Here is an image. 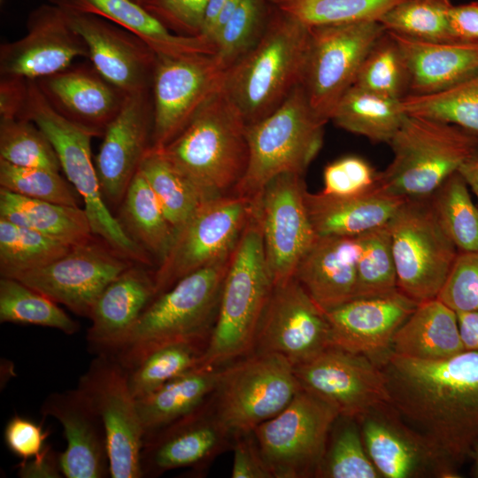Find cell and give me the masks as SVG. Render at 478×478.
<instances>
[{
	"instance_id": "obj_1",
	"label": "cell",
	"mask_w": 478,
	"mask_h": 478,
	"mask_svg": "<svg viewBox=\"0 0 478 478\" xmlns=\"http://www.w3.org/2000/svg\"><path fill=\"white\" fill-rule=\"evenodd\" d=\"M380 367L399 416L459 469L478 442V351L433 361L391 352Z\"/></svg>"
},
{
	"instance_id": "obj_2",
	"label": "cell",
	"mask_w": 478,
	"mask_h": 478,
	"mask_svg": "<svg viewBox=\"0 0 478 478\" xmlns=\"http://www.w3.org/2000/svg\"><path fill=\"white\" fill-rule=\"evenodd\" d=\"M258 40L226 71L223 89L247 125L274 112L302 85L310 27L270 4Z\"/></svg>"
},
{
	"instance_id": "obj_3",
	"label": "cell",
	"mask_w": 478,
	"mask_h": 478,
	"mask_svg": "<svg viewBox=\"0 0 478 478\" xmlns=\"http://www.w3.org/2000/svg\"><path fill=\"white\" fill-rule=\"evenodd\" d=\"M247 124L223 89L163 149L165 158L204 200L231 194L249 161Z\"/></svg>"
},
{
	"instance_id": "obj_4",
	"label": "cell",
	"mask_w": 478,
	"mask_h": 478,
	"mask_svg": "<svg viewBox=\"0 0 478 478\" xmlns=\"http://www.w3.org/2000/svg\"><path fill=\"white\" fill-rule=\"evenodd\" d=\"M273 287L255 199L252 213L231 256L217 320L199 367L220 368L251 353Z\"/></svg>"
},
{
	"instance_id": "obj_5",
	"label": "cell",
	"mask_w": 478,
	"mask_h": 478,
	"mask_svg": "<svg viewBox=\"0 0 478 478\" xmlns=\"http://www.w3.org/2000/svg\"><path fill=\"white\" fill-rule=\"evenodd\" d=\"M393 158L377 186L404 198L432 195L478 153V136L445 122L406 114L389 143Z\"/></svg>"
},
{
	"instance_id": "obj_6",
	"label": "cell",
	"mask_w": 478,
	"mask_h": 478,
	"mask_svg": "<svg viewBox=\"0 0 478 478\" xmlns=\"http://www.w3.org/2000/svg\"><path fill=\"white\" fill-rule=\"evenodd\" d=\"M28 81L25 106L19 119L33 121L53 145L61 169L82 198L93 235L132 262L151 266L152 258L128 237L104 201L92 160L94 136L58 113L35 81Z\"/></svg>"
},
{
	"instance_id": "obj_7",
	"label": "cell",
	"mask_w": 478,
	"mask_h": 478,
	"mask_svg": "<svg viewBox=\"0 0 478 478\" xmlns=\"http://www.w3.org/2000/svg\"><path fill=\"white\" fill-rule=\"evenodd\" d=\"M326 123L297 87L274 112L247 126L248 166L231 194L253 199L279 174L304 175L321 149Z\"/></svg>"
},
{
	"instance_id": "obj_8",
	"label": "cell",
	"mask_w": 478,
	"mask_h": 478,
	"mask_svg": "<svg viewBox=\"0 0 478 478\" xmlns=\"http://www.w3.org/2000/svg\"><path fill=\"white\" fill-rule=\"evenodd\" d=\"M231 256L186 275L156 296L125 344L113 355L123 362L171 341L198 340L208 343Z\"/></svg>"
},
{
	"instance_id": "obj_9",
	"label": "cell",
	"mask_w": 478,
	"mask_h": 478,
	"mask_svg": "<svg viewBox=\"0 0 478 478\" xmlns=\"http://www.w3.org/2000/svg\"><path fill=\"white\" fill-rule=\"evenodd\" d=\"M300 389L294 366L286 358L252 352L222 367L211 401L233 436L275 416Z\"/></svg>"
},
{
	"instance_id": "obj_10",
	"label": "cell",
	"mask_w": 478,
	"mask_h": 478,
	"mask_svg": "<svg viewBox=\"0 0 478 478\" xmlns=\"http://www.w3.org/2000/svg\"><path fill=\"white\" fill-rule=\"evenodd\" d=\"M388 225L398 290L418 304L436 298L459 251L428 197L406 199Z\"/></svg>"
},
{
	"instance_id": "obj_11",
	"label": "cell",
	"mask_w": 478,
	"mask_h": 478,
	"mask_svg": "<svg viewBox=\"0 0 478 478\" xmlns=\"http://www.w3.org/2000/svg\"><path fill=\"white\" fill-rule=\"evenodd\" d=\"M255 198L228 194L204 201L175 231L153 272L156 296L186 275L232 254L252 213Z\"/></svg>"
},
{
	"instance_id": "obj_12",
	"label": "cell",
	"mask_w": 478,
	"mask_h": 478,
	"mask_svg": "<svg viewBox=\"0 0 478 478\" xmlns=\"http://www.w3.org/2000/svg\"><path fill=\"white\" fill-rule=\"evenodd\" d=\"M338 411L303 389L253 429L273 478L317 477Z\"/></svg>"
},
{
	"instance_id": "obj_13",
	"label": "cell",
	"mask_w": 478,
	"mask_h": 478,
	"mask_svg": "<svg viewBox=\"0 0 478 478\" xmlns=\"http://www.w3.org/2000/svg\"><path fill=\"white\" fill-rule=\"evenodd\" d=\"M386 29L379 21L310 27L302 86L315 114L328 122L354 85L361 64Z\"/></svg>"
},
{
	"instance_id": "obj_14",
	"label": "cell",
	"mask_w": 478,
	"mask_h": 478,
	"mask_svg": "<svg viewBox=\"0 0 478 478\" xmlns=\"http://www.w3.org/2000/svg\"><path fill=\"white\" fill-rule=\"evenodd\" d=\"M77 387L90 400L104 427L110 476L142 478L144 430L125 367L114 355H96Z\"/></svg>"
},
{
	"instance_id": "obj_15",
	"label": "cell",
	"mask_w": 478,
	"mask_h": 478,
	"mask_svg": "<svg viewBox=\"0 0 478 478\" xmlns=\"http://www.w3.org/2000/svg\"><path fill=\"white\" fill-rule=\"evenodd\" d=\"M227 69L216 53L158 56L151 87L152 149H163L189 124L222 88Z\"/></svg>"
},
{
	"instance_id": "obj_16",
	"label": "cell",
	"mask_w": 478,
	"mask_h": 478,
	"mask_svg": "<svg viewBox=\"0 0 478 478\" xmlns=\"http://www.w3.org/2000/svg\"><path fill=\"white\" fill-rule=\"evenodd\" d=\"M331 346L325 313L293 276L274 284L260 317L252 352L276 354L293 366Z\"/></svg>"
},
{
	"instance_id": "obj_17",
	"label": "cell",
	"mask_w": 478,
	"mask_h": 478,
	"mask_svg": "<svg viewBox=\"0 0 478 478\" xmlns=\"http://www.w3.org/2000/svg\"><path fill=\"white\" fill-rule=\"evenodd\" d=\"M303 176L279 174L256 197L266 264L274 284L295 275L317 238L305 204Z\"/></svg>"
},
{
	"instance_id": "obj_18",
	"label": "cell",
	"mask_w": 478,
	"mask_h": 478,
	"mask_svg": "<svg viewBox=\"0 0 478 478\" xmlns=\"http://www.w3.org/2000/svg\"><path fill=\"white\" fill-rule=\"evenodd\" d=\"M133 263L94 235L52 262L14 278L75 314L89 318L104 289Z\"/></svg>"
},
{
	"instance_id": "obj_19",
	"label": "cell",
	"mask_w": 478,
	"mask_h": 478,
	"mask_svg": "<svg viewBox=\"0 0 478 478\" xmlns=\"http://www.w3.org/2000/svg\"><path fill=\"white\" fill-rule=\"evenodd\" d=\"M294 371L303 389L335 407L340 415L358 419L390 404L382 368L364 355L330 346L294 366Z\"/></svg>"
},
{
	"instance_id": "obj_20",
	"label": "cell",
	"mask_w": 478,
	"mask_h": 478,
	"mask_svg": "<svg viewBox=\"0 0 478 478\" xmlns=\"http://www.w3.org/2000/svg\"><path fill=\"white\" fill-rule=\"evenodd\" d=\"M366 451L383 478H457L459 468L410 427L391 404L357 419Z\"/></svg>"
},
{
	"instance_id": "obj_21",
	"label": "cell",
	"mask_w": 478,
	"mask_h": 478,
	"mask_svg": "<svg viewBox=\"0 0 478 478\" xmlns=\"http://www.w3.org/2000/svg\"><path fill=\"white\" fill-rule=\"evenodd\" d=\"M27 34L0 46V75L36 81L56 73L76 58L88 59L84 40L71 26L66 13L50 3L34 9Z\"/></svg>"
},
{
	"instance_id": "obj_22",
	"label": "cell",
	"mask_w": 478,
	"mask_h": 478,
	"mask_svg": "<svg viewBox=\"0 0 478 478\" xmlns=\"http://www.w3.org/2000/svg\"><path fill=\"white\" fill-rule=\"evenodd\" d=\"M231 444L232 435L216 416L210 397L190 413L144 435L143 477L178 468L202 470Z\"/></svg>"
},
{
	"instance_id": "obj_23",
	"label": "cell",
	"mask_w": 478,
	"mask_h": 478,
	"mask_svg": "<svg viewBox=\"0 0 478 478\" xmlns=\"http://www.w3.org/2000/svg\"><path fill=\"white\" fill-rule=\"evenodd\" d=\"M153 100L150 90L127 95L102 136L95 167L106 204L118 209L151 148Z\"/></svg>"
},
{
	"instance_id": "obj_24",
	"label": "cell",
	"mask_w": 478,
	"mask_h": 478,
	"mask_svg": "<svg viewBox=\"0 0 478 478\" xmlns=\"http://www.w3.org/2000/svg\"><path fill=\"white\" fill-rule=\"evenodd\" d=\"M66 13L104 78L126 95L151 89L158 55L143 39L101 17Z\"/></svg>"
},
{
	"instance_id": "obj_25",
	"label": "cell",
	"mask_w": 478,
	"mask_h": 478,
	"mask_svg": "<svg viewBox=\"0 0 478 478\" xmlns=\"http://www.w3.org/2000/svg\"><path fill=\"white\" fill-rule=\"evenodd\" d=\"M417 305L397 289L384 296L353 298L326 311L331 346L364 355L380 366L391 353L396 331Z\"/></svg>"
},
{
	"instance_id": "obj_26",
	"label": "cell",
	"mask_w": 478,
	"mask_h": 478,
	"mask_svg": "<svg viewBox=\"0 0 478 478\" xmlns=\"http://www.w3.org/2000/svg\"><path fill=\"white\" fill-rule=\"evenodd\" d=\"M43 417H53L64 428L66 447L59 453L63 476H110L107 439L101 418L77 387L48 395L41 405Z\"/></svg>"
},
{
	"instance_id": "obj_27",
	"label": "cell",
	"mask_w": 478,
	"mask_h": 478,
	"mask_svg": "<svg viewBox=\"0 0 478 478\" xmlns=\"http://www.w3.org/2000/svg\"><path fill=\"white\" fill-rule=\"evenodd\" d=\"M49 104L94 137H102L120 112L127 96L89 62L35 81Z\"/></svg>"
},
{
	"instance_id": "obj_28",
	"label": "cell",
	"mask_w": 478,
	"mask_h": 478,
	"mask_svg": "<svg viewBox=\"0 0 478 478\" xmlns=\"http://www.w3.org/2000/svg\"><path fill=\"white\" fill-rule=\"evenodd\" d=\"M148 267L133 263L101 292L89 318L86 340L90 352L113 355L125 344L156 297L153 273Z\"/></svg>"
},
{
	"instance_id": "obj_29",
	"label": "cell",
	"mask_w": 478,
	"mask_h": 478,
	"mask_svg": "<svg viewBox=\"0 0 478 478\" xmlns=\"http://www.w3.org/2000/svg\"><path fill=\"white\" fill-rule=\"evenodd\" d=\"M358 236H317L299 262L295 277L325 312L356 297Z\"/></svg>"
},
{
	"instance_id": "obj_30",
	"label": "cell",
	"mask_w": 478,
	"mask_h": 478,
	"mask_svg": "<svg viewBox=\"0 0 478 478\" xmlns=\"http://www.w3.org/2000/svg\"><path fill=\"white\" fill-rule=\"evenodd\" d=\"M305 204L317 236H358L388 224L406 198L378 186L348 196L305 192Z\"/></svg>"
},
{
	"instance_id": "obj_31",
	"label": "cell",
	"mask_w": 478,
	"mask_h": 478,
	"mask_svg": "<svg viewBox=\"0 0 478 478\" xmlns=\"http://www.w3.org/2000/svg\"><path fill=\"white\" fill-rule=\"evenodd\" d=\"M65 12L105 19L139 36L158 56L215 54L216 44L203 36L173 33L134 0H47Z\"/></svg>"
},
{
	"instance_id": "obj_32",
	"label": "cell",
	"mask_w": 478,
	"mask_h": 478,
	"mask_svg": "<svg viewBox=\"0 0 478 478\" xmlns=\"http://www.w3.org/2000/svg\"><path fill=\"white\" fill-rule=\"evenodd\" d=\"M389 33L405 58L409 94L436 92L478 73V42L423 41Z\"/></svg>"
},
{
	"instance_id": "obj_33",
	"label": "cell",
	"mask_w": 478,
	"mask_h": 478,
	"mask_svg": "<svg viewBox=\"0 0 478 478\" xmlns=\"http://www.w3.org/2000/svg\"><path fill=\"white\" fill-rule=\"evenodd\" d=\"M464 351L457 312L437 297L419 303L391 343L392 353L420 360L445 359Z\"/></svg>"
},
{
	"instance_id": "obj_34",
	"label": "cell",
	"mask_w": 478,
	"mask_h": 478,
	"mask_svg": "<svg viewBox=\"0 0 478 478\" xmlns=\"http://www.w3.org/2000/svg\"><path fill=\"white\" fill-rule=\"evenodd\" d=\"M0 217L70 248L94 236L84 209L29 198L2 188Z\"/></svg>"
},
{
	"instance_id": "obj_35",
	"label": "cell",
	"mask_w": 478,
	"mask_h": 478,
	"mask_svg": "<svg viewBox=\"0 0 478 478\" xmlns=\"http://www.w3.org/2000/svg\"><path fill=\"white\" fill-rule=\"evenodd\" d=\"M221 369L196 367L137 398L144 435L179 420L207 401L216 389Z\"/></svg>"
},
{
	"instance_id": "obj_36",
	"label": "cell",
	"mask_w": 478,
	"mask_h": 478,
	"mask_svg": "<svg viewBox=\"0 0 478 478\" xmlns=\"http://www.w3.org/2000/svg\"><path fill=\"white\" fill-rule=\"evenodd\" d=\"M118 210L115 217L122 229L158 265L168 251L175 231L140 169Z\"/></svg>"
},
{
	"instance_id": "obj_37",
	"label": "cell",
	"mask_w": 478,
	"mask_h": 478,
	"mask_svg": "<svg viewBox=\"0 0 478 478\" xmlns=\"http://www.w3.org/2000/svg\"><path fill=\"white\" fill-rule=\"evenodd\" d=\"M207 343L178 340L145 350L120 362L127 374L134 397L137 399L168 381L199 366Z\"/></svg>"
},
{
	"instance_id": "obj_38",
	"label": "cell",
	"mask_w": 478,
	"mask_h": 478,
	"mask_svg": "<svg viewBox=\"0 0 478 478\" xmlns=\"http://www.w3.org/2000/svg\"><path fill=\"white\" fill-rule=\"evenodd\" d=\"M406 113L401 100L352 86L337 104L331 119L336 126L374 143H389Z\"/></svg>"
},
{
	"instance_id": "obj_39",
	"label": "cell",
	"mask_w": 478,
	"mask_h": 478,
	"mask_svg": "<svg viewBox=\"0 0 478 478\" xmlns=\"http://www.w3.org/2000/svg\"><path fill=\"white\" fill-rule=\"evenodd\" d=\"M408 115L457 126L478 136V73L442 90L401 99Z\"/></svg>"
},
{
	"instance_id": "obj_40",
	"label": "cell",
	"mask_w": 478,
	"mask_h": 478,
	"mask_svg": "<svg viewBox=\"0 0 478 478\" xmlns=\"http://www.w3.org/2000/svg\"><path fill=\"white\" fill-rule=\"evenodd\" d=\"M0 322L34 325L74 335L80 329L56 302L11 277L0 279Z\"/></svg>"
},
{
	"instance_id": "obj_41",
	"label": "cell",
	"mask_w": 478,
	"mask_h": 478,
	"mask_svg": "<svg viewBox=\"0 0 478 478\" xmlns=\"http://www.w3.org/2000/svg\"><path fill=\"white\" fill-rule=\"evenodd\" d=\"M428 200L459 252L478 251V205L459 173L451 174Z\"/></svg>"
},
{
	"instance_id": "obj_42",
	"label": "cell",
	"mask_w": 478,
	"mask_h": 478,
	"mask_svg": "<svg viewBox=\"0 0 478 478\" xmlns=\"http://www.w3.org/2000/svg\"><path fill=\"white\" fill-rule=\"evenodd\" d=\"M140 171L174 231L178 230L205 201L197 189L158 150L152 148L149 150L142 162Z\"/></svg>"
},
{
	"instance_id": "obj_43",
	"label": "cell",
	"mask_w": 478,
	"mask_h": 478,
	"mask_svg": "<svg viewBox=\"0 0 478 478\" xmlns=\"http://www.w3.org/2000/svg\"><path fill=\"white\" fill-rule=\"evenodd\" d=\"M71 248L33 229L0 217V274L17 275L43 266Z\"/></svg>"
},
{
	"instance_id": "obj_44",
	"label": "cell",
	"mask_w": 478,
	"mask_h": 478,
	"mask_svg": "<svg viewBox=\"0 0 478 478\" xmlns=\"http://www.w3.org/2000/svg\"><path fill=\"white\" fill-rule=\"evenodd\" d=\"M404 0H269L280 12L312 27L342 23L379 21Z\"/></svg>"
},
{
	"instance_id": "obj_45",
	"label": "cell",
	"mask_w": 478,
	"mask_h": 478,
	"mask_svg": "<svg viewBox=\"0 0 478 478\" xmlns=\"http://www.w3.org/2000/svg\"><path fill=\"white\" fill-rule=\"evenodd\" d=\"M317 477L381 478L366 451L357 419H336Z\"/></svg>"
},
{
	"instance_id": "obj_46",
	"label": "cell",
	"mask_w": 478,
	"mask_h": 478,
	"mask_svg": "<svg viewBox=\"0 0 478 478\" xmlns=\"http://www.w3.org/2000/svg\"><path fill=\"white\" fill-rule=\"evenodd\" d=\"M354 86L397 100L409 94L408 66L399 45L389 32L385 31L366 54Z\"/></svg>"
},
{
	"instance_id": "obj_47",
	"label": "cell",
	"mask_w": 478,
	"mask_h": 478,
	"mask_svg": "<svg viewBox=\"0 0 478 478\" xmlns=\"http://www.w3.org/2000/svg\"><path fill=\"white\" fill-rule=\"evenodd\" d=\"M450 0H404L379 22L386 31L423 41H456L451 34Z\"/></svg>"
},
{
	"instance_id": "obj_48",
	"label": "cell",
	"mask_w": 478,
	"mask_h": 478,
	"mask_svg": "<svg viewBox=\"0 0 478 478\" xmlns=\"http://www.w3.org/2000/svg\"><path fill=\"white\" fill-rule=\"evenodd\" d=\"M388 224L359 235L355 298L384 296L398 289Z\"/></svg>"
},
{
	"instance_id": "obj_49",
	"label": "cell",
	"mask_w": 478,
	"mask_h": 478,
	"mask_svg": "<svg viewBox=\"0 0 478 478\" xmlns=\"http://www.w3.org/2000/svg\"><path fill=\"white\" fill-rule=\"evenodd\" d=\"M0 159L22 167L62 170L48 137L26 119H0Z\"/></svg>"
},
{
	"instance_id": "obj_50",
	"label": "cell",
	"mask_w": 478,
	"mask_h": 478,
	"mask_svg": "<svg viewBox=\"0 0 478 478\" xmlns=\"http://www.w3.org/2000/svg\"><path fill=\"white\" fill-rule=\"evenodd\" d=\"M0 186L29 198L79 206V194L58 171L22 167L0 159Z\"/></svg>"
},
{
	"instance_id": "obj_51",
	"label": "cell",
	"mask_w": 478,
	"mask_h": 478,
	"mask_svg": "<svg viewBox=\"0 0 478 478\" xmlns=\"http://www.w3.org/2000/svg\"><path fill=\"white\" fill-rule=\"evenodd\" d=\"M269 0H242L214 42L217 57L228 68L258 40L270 12Z\"/></svg>"
},
{
	"instance_id": "obj_52",
	"label": "cell",
	"mask_w": 478,
	"mask_h": 478,
	"mask_svg": "<svg viewBox=\"0 0 478 478\" xmlns=\"http://www.w3.org/2000/svg\"><path fill=\"white\" fill-rule=\"evenodd\" d=\"M378 173L366 159L345 156L325 166L321 192L335 196L364 193L377 187Z\"/></svg>"
},
{
	"instance_id": "obj_53",
	"label": "cell",
	"mask_w": 478,
	"mask_h": 478,
	"mask_svg": "<svg viewBox=\"0 0 478 478\" xmlns=\"http://www.w3.org/2000/svg\"><path fill=\"white\" fill-rule=\"evenodd\" d=\"M437 298L456 312L478 311V251L459 252Z\"/></svg>"
},
{
	"instance_id": "obj_54",
	"label": "cell",
	"mask_w": 478,
	"mask_h": 478,
	"mask_svg": "<svg viewBox=\"0 0 478 478\" xmlns=\"http://www.w3.org/2000/svg\"><path fill=\"white\" fill-rule=\"evenodd\" d=\"M209 0H144L142 5L176 35L199 36Z\"/></svg>"
},
{
	"instance_id": "obj_55",
	"label": "cell",
	"mask_w": 478,
	"mask_h": 478,
	"mask_svg": "<svg viewBox=\"0 0 478 478\" xmlns=\"http://www.w3.org/2000/svg\"><path fill=\"white\" fill-rule=\"evenodd\" d=\"M49 436L41 424L19 414L9 420L4 430L7 448L23 460L39 455Z\"/></svg>"
},
{
	"instance_id": "obj_56",
	"label": "cell",
	"mask_w": 478,
	"mask_h": 478,
	"mask_svg": "<svg viewBox=\"0 0 478 478\" xmlns=\"http://www.w3.org/2000/svg\"><path fill=\"white\" fill-rule=\"evenodd\" d=\"M233 478H273L253 430L232 436Z\"/></svg>"
},
{
	"instance_id": "obj_57",
	"label": "cell",
	"mask_w": 478,
	"mask_h": 478,
	"mask_svg": "<svg viewBox=\"0 0 478 478\" xmlns=\"http://www.w3.org/2000/svg\"><path fill=\"white\" fill-rule=\"evenodd\" d=\"M28 80L0 75V119H19L25 106Z\"/></svg>"
},
{
	"instance_id": "obj_58",
	"label": "cell",
	"mask_w": 478,
	"mask_h": 478,
	"mask_svg": "<svg viewBox=\"0 0 478 478\" xmlns=\"http://www.w3.org/2000/svg\"><path fill=\"white\" fill-rule=\"evenodd\" d=\"M59 453L47 445L31 459H22L18 465V476L21 478H60L63 476Z\"/></svg>"
},
{
	"instance_id": "obj_59",
	"label": "cell",
	"mask_w": 478,
	"mask_h": 478,
	"mask_svg": "<svg viewBox=\"0 0 478 478\" xmlns=\"http://www.w3.org/2000/svg\"><path fill=\"white\" fill-rule=\"evenodd\" d=\"M450 25L456 41L478 42V2L452 5Z\"/></svg>"
},
{
	"instance_id": "obj_60",
	"label": "cell",
	"mask_w": 478,
	"mask_h": 478,
	"mask_svg": "<svg viewBox=\"0 0 478 478\" xmlns=\"http://www.w3.org/2000/svg\"><path fill=\"white\" fill-rule=\"evenodd\" d=\"M457 317L465 349L478 351V311L459 312Z\"/></svg>"
},
{
	"instance_id": "obj_61",
	"label": "cell",
	"mask_w": 478,
	"mask_h": 478,
	"mask_svg": "<svg viewBox=\"0 0 478 478\" xmlns=\"http://www.w3.org/2000/svg\"><path fill=\"white\" fill-rule=\"evenodd\" d=\"M458 172L474 194L478 203V153L464 162Z\"/></svg>"
},
{
	"instance_id": "obj_62",
	"label": "cell",
	"mask_w": 478,
	"mask_h": 478,
	"mask_svg": "<svg viewBox=\"0 0 478 478\" xmlns=\"http://www.w3.org/2000/svg\"><path fill=\"white\" fill-rule=\"evenodd\" d=\"M227 1L228 0H209L204 17L200 36L211 41L210 37L216 19L220 10Z\"/></svg>"
},
{
	"instance_id": "obj_63",
	"label": "cell",
	"mask_w": 478,
	"mask_h": 478,
	"mask_svg": "<svg viewBox=\"0 0 478 478\" xmlns=\"http://www.w3.org/2000/svg\"><path fill=\"white\" fill-rule=\"evenodd\" d=\"M471 459L473 460L472 474L474 477L478 478V442L475 443L472 454Z\"/></svg>"
},
{
	"instance_id": "obj_64",
	"label": "cell",
	"mask_w": 478,
	"mask_h": 478,
	"mask_svg": "<svg viewBox=\"0 0 478 478\" xmlns=\"http://www.w3.org/2000/svg\"><path fill=\"white\" fill-rule=\"evenodd\" d=\"M134 1H135L136 3L142 4V3H143L144 0H134Z\"/></svg>"
}]
</instances>
